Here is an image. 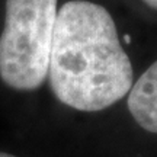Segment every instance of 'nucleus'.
<instances>
[{
    "instance_id": "obj_1",
    "label": "nucleus",
    "mask_w": 157,
    "mask_h": 157,
    "mask_svg": "<svg viewBox=\"0 0 157 157\" xmlns=\"http://www.w3.org/2000/svg\"><path fill=\"white\" fill-rule=\"evenodd\" d=\"M52 93L67 106L96 112L132 87V66L103 6L71 0L57 13L48 64Z\"/></svg>"
},
{
    "instance_id": "obj_2",
    "label": "nucleus",
    "mask_w": 157,
    "mask_h": 157,
    "mask_svg": "<svg viewBox=\"0 0 157 157\" xmlns=\"http://www.w3.org/2000/svg\"><path fill=\"white\" fill-rule=\"evenodd\" d=\"M57 13V0H6L0 78L10 89L31 92L44 83Z\"/></svg>"
},
{
    "instance_id": "obj_3",
    "label": "nucleus",
    "mask_w": 157,
    "mask_h": 157,
    "mask_svg": "<svg viewBox=\"0 0 157 157\" xmlns=\"http://www.w3.org/2000/svg\"><path fill=\"white\" fill-rule=\"evenodd\" d=\"M128 93V109L135 122L157 134V61L141 74Z\"/></svg>"
},
{
    "instance_id": "obj_4",
    "label": "nucleus",
    "mask_w": 157,
    "mask_h": 157,
    "mask_svg": "<svg viewBox=\"0 0 157 157\" xmlns=\"http://www.w3.org/2000/svg\"><path fill=\"white\" fill-rule=\"evenodd\" d=\"M147 6H150L151 9H156L157 10V0H143Z\"/></svg>"
},
{
    "instance_id": "obj_5",
    "label": "nucleus",
    "mask_w": 157,
    "mask_h": 157,
    "mask_svg": "<svg viewBox=\"0 0 157 157\" xmlns=\"http://www.w3.org/2000/svg\"><path fill=\"white\" fill-rule=\"evenodd\" d=\"M0 157H16V156H13V154H7V153H2V151H0Z\"/></svg>"
}]
</instances>
